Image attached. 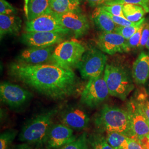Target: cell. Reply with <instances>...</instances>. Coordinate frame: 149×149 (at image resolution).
<instances>
[{
  "mask_svg": "<svg viewBox=\"0 0 149 149\" xmlns=\"http://www.w3.org/2000/svg\"><path fill=\"white\" fill-rule=\"evenodd\" d=\"M146 138L148 139V141H149V134H148V135L146 136Z\"/></svg>",
  "mask_w": 149,
  "mask_h": 149,
  "instance_id": "obj_43",
  "label": "cell"
},
{
  "mask_svg": "<svg viewBox=\"0 0 149 149\" xmlns=\"http://www.w3.org/2000/svg\"><path fill=\"white\" fill-rule=\"evenodd\" d=\"M32 97V93L20 86L8 82L1 83V101L11 108H21L29 102Z\"/></svg>",
  "mask_w": 149,
  "mask_h": 149,
  "instance_id": "obj_8",
  "label": "cell"
},
{
  "mask_svg": "<svg viewBox=\"0 0 149 149\" xmlns=\"http://www.w3.org/2000/svg\"><path fill=\"white\" fill-rule=\"evenodd\" d=\"M54 45L47 47H29L17 57L16 62L27 65H37L51 63Z\"/></svg>",
  "mask_w": 149,
  "mask_h": 149,
  "instance_id": "obj_13",
  "label": "cell"
},
{
  "mask_svg": "<svg viewBox=\"0 0 149 149\" xmlns=\"http://www.w3.org/2000/svg\"><path fill=\"white\" fill-rule=\"evenodd\" d=\"M52 11L50 0H28L26 14L27 21H32Z\"/></svg>",
  "mask_w": 149,
  "mask_h": 149,
  "instance_id": "obj_20",
  "label": "cell"
},
{
  "mask_svg": "<svg viewBox=\"0 0 149 149\" xmlns=\"http://www.w3.org/2000/svg\"><path fill=\"white\" fill-rule=\"evenodd\" d=\"M104 77L109 95L125 100L134 88L133 80L128 71L120 66L107 64Z\"/></svg>",
  "mask_w": 149,
  "mask_h": 149,
  "instance_id": "obj_4",
  "label": "cell"
},
{
  "mask_svg": "<svg viewBox=\"0 0 149 149\" xmlns=\"http://www.w3.org/2000/svg\"><path fill=\"white\" fill-rule=\"evenodd\" d=\"M108 14L111 17L113 21L116 23V24H117L119 26H129L133 25L135 23L129 21L125 17L114 16L109 13H108Z\"/></svg>",
  "mask_w": 149,
  "mask_h": 149,
  "instance_id": "obj_33",
  "label": "cell"
},
{
  "mask_svg": "<svg viewBox=\"0 0 149 149\" xmlns=\"http://www.w3.org/2000/svg\"><path fill=\"white\" fill-rule=\"evenodd\" d=\"M149 39V23H145L144 28L143 29L141 40L140 43L139 47L140 48H144L146 47V45L148 43Z\"/></svg>",
  "mask_w": 149,
  "mask_h": 149,
  "instance_id": "obj_34",
  "label": "cell"
},
{
  "mask_svg": "<svg viewBox=\"0 0 149 149\" xmlns=\"http://www.w3.org/2000/svg\"><path fill=\"white\" fill-rule=\"evenodd\" d=\"M51 10L60 15L69 12H80V0H50Z\"/></svg>",
  "mask_w": 149,
  "mask_h": 149,
  "instance_id": "obj_21",
  "label": "cell"
},
{
  "mask_svg": "<svg viewBox=\"0 0 149 149\" xmlns=\"http://www.w3.org/2000/svg\"><path fill=\"white\" fill-rule=\"evenodd\" d=\"M107 56L101 50L91 48L86 50L76 66L84 79H90L103 74L106 66Z\"/></svg>",
  "mask_w": 149,
  "mask_h": 149,
  "instance_id": "obj_6",
  "label": "cell"
},
{
  "mask_svg": "<svg viewBox=\"0 0 149 149\" xmlns=\"http://www.w3.org/2000/svg\"><path fill=\"white\" fill-rule=\"evenodd\" d=\"M127 40L116 32H103L96 40V44L102 52L109 55L129 52Z\"/></svg>",
  "mask_w": 149,
  "mask_h": 149,
  "instance_id": "obj_14",
  "label": "cell"
},
{
  "mask_svg": "<svg viewBox=\"0 0 149 149\" xmlns=\"http://www.w3.org/2000/svg\"><path fill=\"white\" fill-rule=\"evenodd\" d=\"M58 16L62 25L72 32L76 38L84 36L90 29L88 19L80 12H69Z\"/></svg>",
  "mask_w": 149,
  "mask_h": 149,
  "instance_id": "obj_16",
  "label": "cell"
},
{
  "mask_svg": "<svg viewBox=\"0 0 149 149\" xmlns=\"http://www.w3.org/2000/svg\"><path fill=\"white\" fill-rule=\"evenodd\" d=\"M141 141L143 145L144 149H149V141L147 138H144V139H141Z\"/></svg>",
  "mask_w": 149,
  "mask_h": 149,
  "instance_id": "obj_38",
  "label": "cell"
},
{
  "mask_svg": "<svg viewBox=\"0 0 149 149\" xmlns=\"http://www.w3.org/2000/svg\"><path fill=\"white\" fill-rule=\"evenodd\" d=\"M57 113L56 109H51L42 112L28 120L22 127L18 135V140L22 143L34 145L44 144Z\"/></svg>",
  "mask_w": 149,
  "mask_h": 149,
  "instance_id": "obj_3",
  "label": "cell"
},
{
  "mask_svg": "<svg viewBox=\"0 0 149 149\" xmlns=\"http://www.w3.org/2000/svg\"><path fill=\"white\" fill-rule=\"evenodd\" d=\"M91 149H114L107 141L106 138L100 134H93L88 138Z\"/></svg>",
  "mask_w": 149,
  "mask_h": 149,
  "instance_id": "obj_26",
  "label": "cell"
},
{
  "mask_svg": "<svg viewBox=\"0 0 149 149\" xmlns=\"http://www.w3.org/2000/svg\"><path fill=\"white\" fill-rule=\"evenodd\" d=\"M12 149H33L32 145L26 143L17 144L13 147Z\"/></svg>",
  "mask_w": 149,
  "mask_h": 149,
  "instance_id": "obj_37",
  "label": "cell"
},
{
  "mask_svg": "<svg viewBox=\"0 0 149 149\" xmlns=\"http://www.w3.org/2000/svg\"><path fill=\"white\" fill-rule=\"evenodd\" d=\"M145 23V22L143 24H142V25L139 28L138 31L136 32L132 37L130 38L128 40H127V48H128L129 52L131 49L139 47L142 32H143V29L144 28Z\"/></svg>",
  "mask_w": 149,
  "mask_h": 149,
  "instance_id": "obj_30",
  "label": "cell"
},
{
  "mask_svg": "<svg viewBox=\"0 0 149 149\" xmlns=\"http://www.w3.org/2000/svg\"><path fill=\"white\" fill-rule=\"evenodd\" d=\"M111 1V0H106V1Z\"/></svg>",
  "mask_w": 149,
  "mask_h": 149,
  "instance_id": "obj_44",
  "label": "cell"
},
{
  "mask_svg": "<svg viewBox=\"0 0 149 149\" xmlns=\"http://www.w3.org/2000/svg\"><path fill=\"white\" fill-rule=\"evenodd\" d=\"M97 127L106 132H115L135 138L128 111L119 107L106 105L95 118Z\"/></svg>",
  "mask_w": 149,
  "mask_h": 149,
  "instance_id": "obj_2",
  "label": "cell"
},
{
  "mask_svg": "<svg viewBox=\"0 0 149 149\" xmlns=\"http://www.w3.org/2000/svg\"><path fill=\"white\" fill-rule=\"evenodd\" d=\"M74 130L62 123L53 124L44 141L46 149H60L77 138Z\"/></svg>",
  "mask_w": 149,
  "mask_h": 149,
  "instance_id": "obj_10",
  "label": "cell"
},
{
  "mask_svg": "<svg viewBox=\"0 0 149 149\" xmlns=\"http://www.w3.org/2000/svg\"><path fill=\"white\" fill-rule=\"evenodd\" d=\"M146 92H147V93H148V94L149 96V84L148 86V87H147V89H146Z\"/></svg>",
  "mask_w": 149,
  "mask_h": 149,
  "instance_id": "obj_42",
  "label": "cell"
},
{
  "mask_svg": "<svg viewBox=\"0 0 149 149\" xmlns=\"http://www.w3.org/2000/svg\"><path fill=\"white\" fill-rule=\"evenodd\" d=\"M17 11L16 8L6 0H0V14L5 15H15Z\"/></svg>",
  "mask_w": 149,
  "mask_h": 149,
  "instance_id": "obj_31",
  "label": "cell"
},
{
  "mask_svg": "<svg viewBox=\"0 0 149 149\" xmlns=\"http://www.w3.org/2000/svg\"><path fill=\"white\" fill-rule=\"evenodd\" d=\"M60 149H91L87 133L82 134L74 141L65 145Z\"/></svg>",
  "mask_w": 149,
  "mask_h": 149,
  "instance_id": "obj_27",
  "label": "cell"
},
{
  "mask_svg": "<svg viewBox=\"0 0 149 149\" xmlns=\"http://www.w3.org/2000/svg\"><path fill=\"white\" fill-rule=\"evenodd\" d=\"M91 7L99 6L105 3L106 0H85Z\"/></svg>",
  "mask_w": 149,
  "mask_h": 149,
  "instance_id": "obj_36",
  "label": "cell"
},
{
  "mask_svg": "<svg viewBox=\"0 0 149 149\" xmlns=\"http://www.w3.org/2000/svg\"><path fill=\"white\" fill-rule=\"evenodd\" d=\"M8 72L15 79L54 100L72 96L80 88V80L71 69L52 63L37 65L12 63Z\"/></svg>",
  "mask_w": 149,
  "mask_h": 149,
  "instance_id": "obj_1",
  "label": "cell"
},
{
  "mask_svg": "<svg viewBox=\"0 0 149 149\" xmlns=\"http://www.w3.org/2000/svg\"><path fill=\"white\" fill-rule=\"evenodd\" d=\"M145 21V18H143L142 19L135 23L132 26H118L116 28L114 32L122 36L125 39L128 40L138 31L139 28Z\"/></svg>",
  "mask_w": 149,
  "mask_h": 149,
  "instance_id": "obj_25",
  "label": "cell"
},
{
  "mask_svg": "<svg viewBox=\"0 0 149 149\" xmlns=\"http://www.w3.org/2000/svg\"><path fill=\"white\" fill-rule=\"evenodd\" d=\"M33 149H46L44 146V145L43 143H39V144L34 145V147Z\"/></svg>",
  "mask_w": 149,
  "mask_h": 149,
  "instance_id": "obj_39",
  "label": "cell"
},
{
  "mask_svg": "<svg viewBox=\"0 0 149 149\" xmlns=\"http://www.w3.org/2000/svg\"><path fill=\"white\" fill-rule=\"evenodd\" d=\"M66 34L56 32H26L22 35V43L29 47H47L64 41Z\"/></svg>",
  "mask_w": 149,
  "mask_h": 149,
  "instance_id": "obj_12",
  "label": "cell"
},
{
  "mask_svg": "<svg viewBox=\"0 0 149 149\" xmlns=\"http://www.w3.org/2000/svg\"><path fill=\"white\" fill-rule=\"evenodd\" d=\"M25 31L26 32H56L66 35L71 32L69 29L62 25L58 15L53 11L31 21H27Z\"/></svg>",
  "mask_w": 149,
  "mask_h": 149,
  "instance_id": "obj_9",
  "label": "cell"
},
{
  "mask_svg": "<svg viewBox=\"0 0 149 149\" xmlns=\"http://www.w3.org/2000/svg\"><path fill=\"white\" fill-rule=\"evenodd\" d=\"M24 12H25V15L27 13V6H28V0H24Z\"/></svg>",
  "mask_w": 149,
  "mask_h": 149,
  "instance_id": "obj_40",
  "label": "cell"
},
{
  "mask_svg": "<svg viewBox=\"0 0 149 149\" xmlns=\"http://www.w3.org/2000/svg\"><path fill=\"white\" fill-rule=\"evenodd\" d=\"M132 76L138 85H144L149 79V53L142 52L133 65Z\"/></svg>",
  "mask_w": 149,
  "mask_h": 149,
  "instance_id": "obj_17",
  "label": "cell"
},
{
  "mask_svg": "<svg viewBox=\"0 0 149 149\" xmlns=\"http://www.w3.org/2000/svg\"><path fill=\"white\" fill-rule=\"evenodd\" d=\"M123 11L124 17L133 23L138 22L142 19L146 13L141 6L129 3L123 5Z\"/></svg>",
  "mask_w": 149,
  "mask_h": 149,
  "instance_id": "obj_22",
  "label": "cell"
},
{
  "mask_svg": "<svg viewBox=\"0 0 149 149\" xmlns=\"http://www.w3.org/2000/svg\"><path fill=\"white\" fill-rule=\"evenodd\" d=\"M128 149H144L141 140L137 138L128 139Z\"/></svg>",
  "mask_w": 149,
  "mask_h": 149,
  "instance_id": "obj_35",
  "label": "cell"
},
{
  "mask_svg": "<svg viewBox=\"0 0 149 149\" xmlns=\"http://www.w3.org/2000/svg\"><path fill=\"white\" fill-rule=\"evenodd\" d=\"M109 95V92L104 74H102L89 79L82 92L80 101L86 106L95 108L106 101Z\"/></svg>",
  "mask_w": 149,
  "mask_h": 149,
  "instance_id": "obj_7",
  "label": "cell"
},
{
  "mask_svg": "<svg viewBox=\"0 0 149 149\" xmlns=\"http://www.w3.org/2000/svg\"><path fill=\"white\" fill-rule=\"evenodd\" d=\"M107 141L114 149H128L129 137L120 133L106 132Z\"/></svg>",
  "mask_w": 149,
  "mask_h": 149,
  "instance_id": "obj_23",
  "label": "cell"
},
{
  "mask_svg": "<svg viewBox=\"0 0 149 149\" xmlns=\"http://www.w3.org/2000/svg\"><path fill=\"white\" fill-rule=\"evenodd\" d=\"M61 123L75 130H84L88 128L90 118L83 108L79 106H70L59 114Z\"/></svg>",
  "mask_w": 149,
  "mask_h": 149,
  "instance_id": "obj_11",
  "label": "cell"
},
{
  "mask_svg": "<svg viewBox=\"0 0 149 149\" xmlns=\"http://www.w3.org/2000/svg\"><path fill=\"white\" fill-rule=\"evenodd\" d=\"M92 18L96 26L103 32H114L117 27L116 23L102 6L96 7L92 13Z\"/></svg>",
  "mask_w": 149,
  "mask_h": 149,
  "instance_id": "obj_19",
  "label": "cell"
},
{
  "mask_svg": "<svg viewBox=\"0 0 149 149\" xmlns=\"http://www.w3.org/2000/svg\"><path fill=\"white\" fill-rule=\"evenodd\" d=\"M18 133L15 129H7L2 132L0 135V149H12V144Z\"/></svg>",
  "mask_w": 149,
  "mask_h": 149,
  "instance_id": "obj_24",
  "label": "cell"
},
{
  "mask_svg": "<svg viewBox=\"0 0 149 149\" xmlns=\"http://www.w3.org/2000/svg\"><path fill=\"white\" fill-rule=\"evenodd\" d=\"M139 106L149 120V96L146 90L143 89L139 92L135 100Z\"/></svg>",
  "mask_w": 149,
  "mask_h": 149,
  "instance_id": "obj_28",
  "label": "cell"
},
{
  "mask_svg": "<svg viewBox=\"0 0 149 149\" xmlns=\"http://www.w3.org/2000/svg\"><path fill=\"white\" fill-rule=\"evenodd\" d=\"M84 45L76 40H65L55 47L51 62L61 67L71 69L76 66L85 53Z\"/></svg>",
  "mask_w": 149,
  "mask_h": 149,
  "instance_id": "obj_5",
  "label": "cell"
},
{
  "mask_svg": "<svg viewBox=\"0 0 149 149\" xmlns=\"http://www.w3.org/2000/svg\"><path fill=\"white\" fill-rule=\"evenodd\" d=\"M102 7L103 9L108 12V13H111L114 16H120V17H124L123 8V5L122 4H116L112 5L103 6Z\"/></svg>",
  "mask_w": 149,
  "mask_h": 149,
  "instance_id": "obj_32",
  "label": "cell"
},
{
  "mask_svg": "<svg viewBox=\"0 0 149 149\" xmlns=\"http://www.w3.org/2000/svg\"><path fill=\"white\" fill-rule=\"evenodd\" d=\"M127 110L130 118L135 138L141 140L149 134V120L135 100L129 102Z\"/></svg>",
  "mask_w": 149,
  "mask_h": 149,
  "instance_id": "obj_15",
  "label": "cell"
},
{
  "mask_svg": "<svg viewBox=\"0 0 149 149\" xmlns=\"http://www.w3.org/2000/svg\"><path fill=\"white\" fill-rule=\"evenodd\" d=\"M127 3L140 6L144 8L146 13L149 12V0H111L105 2L106 5L116 4L124 5Z\"/></svg>",
  "mask_w": 149,
  "mask_h": 149,
  "instance_id": "obj_29",
  "label": "cell"
},
{
  "mask_svg": "<svg viewBox=\"0 0 149 149\" xmlns=\"http://www.w3.org/2000/svg\"><path fill=\"white\" fill-rule=\"evenodd\" d=\"M22 28V20L16 15L0 14V36L2 39L6 35H17Z\"/></svg>",
  "mask_w": 149,
  "mask_h": 149,
  "instance_id": "obj_18",
  "label": "cell"
},
{
  "mask_svg": "<svg viewBox=\"0 0 149 149\" xmlns=\"http://www.w3.org/2000/svg\"><path fill=\"white\" fill-rule=\"evenodd\" d=\"M145 47L149 50V40H148V43H147L146 45V47Z\"/></svg>",
  "mask_w": 149,
  "mask_h": 149,
  "instance_id": "obj_41",
  "label": "cell"
}]
</instances>
